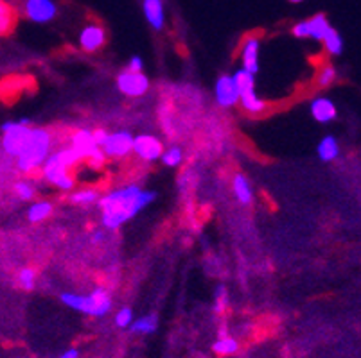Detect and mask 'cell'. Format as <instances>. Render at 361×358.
I'll use <instances>...</instances> for the list:
<instances>
[{"mask_svg": "<svg viewBox=\"0 0 361 358\" xmlns=\"http://www.w3.org/2000/svg\"><path fill=\"white\" fill-rule=\"evenodd\" d=\"M15 193L20 197V199H24V201H29V199H32V197H35V188H32L31 183L18 181L15 185Z\"/></svg>", "mask_w": 361, "mask_h": 358, "instance_id": "f546056e", "label": "cell"}, {"mask_svg": "<svg viewBox=\"0 0 361 358\" xmlns=\"http://www.w3.org/2000/svg\"><path fill=\"white\" fill-rule=\"evenodd\" d=\"M239 103H241V106L245 108V111H248V113L252 115L262 113V111L266 110V103L262 101V98H259V95L255 94V90L245 91V94L239 95Z\"/></svg>", "mask_w": 361, "mask_h": 358, "instance_id": "e0dca14e", "label": "cell"}, {"mask_svg": "<svg viewBox=\"0 0 361 358\" xmlns=\"http://www.w3.org/2000/svg\"><path fill=\"white\" fill-rule=\"evenodd\" d=\"M104 39H106V34H104V29L97 24H90L81 31L80 34V45L83 51L87 52H96L99 51L104 45Z\"/></svg>", "mask_w": 361, "mask_h": 358, "instance_id": "7c38bea8", "label": "cell"}, {"mask_svg": "<svg viewBox=\"0 0 361 358\" xmlns=\"http://www.w3.org/2000/svg\"><path fill=\"white\" fill-rule=\"evenodd\" d=\"M97 199V193L94 190H80L71 196V201L74 205H92Z\"/></svg>", "mask_w": 361, "mask_h": 358, "instance_id": "4316f807", "label": "cell"}, {"mask_svg": "<svg viewBox=\"0 0 361 358\" xmlns=\"http://www.w3.org/2000/svg\"><path fill=\"white\" fill-rule=\"evenodd\" d=\"M51 149V134L45 129H31L24 149L16 156V167L22 172H31L47 160Z\"/></svg>", "mask_w": 361, "mask_h": 358, "instance_id": "7a4b0ae2", "label": "cell"}, {"mask_svg": "<svg viewBox=\"0 0 361 358\" xmlns=\"http://www.w3.org/2000/svg\"><path fill=\"white\" fill-rule=\"evenodd\" d=\"M293 34L297 36V38H307V24L306 20L304 22H298L297 25L293 27Z\"/></svg>", "mask_w": 361, "mask_h": 358, "instance_id": "836d02e7", "label": "cell"}, {"mask_svg": "<svg viewBox=\"0 0 361 358\" xmlns=\"http://www.w3.org/2000/svg\"><path fill=\"white\" fill-rule=\"evenodd\" d=\"M160 160H162L167 167H178L180 163H182V149H180V147H171L166 153H162Z\"/></svg>", "mask_w": 361, "mask_h": 358, "instance_id": "484cf974", "label": "cell"}, {"mask_svg": "<svg viewBox=\"0 0 361 358\" xmlns=\"http://www.w3.org/2000/svg\"><path fill=\"white\" fill-rule=\"evenodd\" d=\"M216 101L219 106L232 108L239 103V91L232 75H221L216 83Z\"/></svg>", "mask_w": 361, "mask_h": 358, "instance_id": "8fae6325", "label": "cell"}, {"mask_svg": "<svg viewBox=\"0 0 361 358\" xmlns=\"http://www.w3.org/2000/svg\"><path fill=\"white\" fill-rule=\"evenodd\" d=\"M71 147L75 151V154H78L81 160L88 158L94 167H101L104 163V160H106V154L103 153V149H101L99 146H96L94 138H92V131L88 129L78 131V133L72 136Z\"/></svg>", "mask_w": 361, "mask_h": 358, "instance_id": "5b68a950", "label": "cell"}, {"mask_svg": "<svg viewBox=\"0 0 361 358\" xmlns=\"http://www.w3.org/2000/svg\"><path fill=\"white\" fill-rule=\"evenodd\" d=\"M32 127H29V124L22 122H4L2 124V147L8 154L11 156H18L20 151L24 149L25 142H27L29 134H31Z\"/></svg>", "mask_w": 361, "mask_h": 358, "instance_id": "8992f818", "label": "cell"}, {"mask_svg": "<svg viewBox=\"0 0 361 358\" xmlns=\"http://www.w3.org/2000/svg\"><path fill=\"white\" fill-rule=\"evenodd\" d=\"M153 199H155V192H146L135 185L108 193L99 201V206L103 208V224L108 229L121 228L140 210L146 208Z\"/></svg>", "mask_w": 361, "mask_h": 358, "instance_id": "6da1fadb", "label": "cell"}, {"mask_svg": "<svg viewBox=\"0 0 361 358\" xmlns=\"http://www.w3.org/2000/svg\"><path fill=\"white\" fill-rule=\"evenodd\" d=\"M322 41H324V45H326V49L331 52V54L340 56L341 52H343V39H341L340 32H338L336 29L331 27L329 32L324 36V39H322Z\"/></svg>", "mask_w": 361, "mask_h": 358, "instance_id": "603a6c76", "label": "cell"}, {"mask_svg": "<svg viewBox=\"0 0 361 358\" xmlns=\"http://www.w3.org/2000/svg\"><path fill=\"white\" fill-rule=\"evenodd\" d=\"M15 22H16L15 9H13L6 0H0V36L11 32V29L15 27Z\"/></svg>", "mask_w": 361, "mask_h": 358, "instance_id": "ffe728a7", "label": "cell"}, {"mask_svg": "<svg viewBox=\"0 0 361 358\" xmlns=\"http://www.w3.org/2000/svg\"><path fill=\"white\" fill-rule=\"evenodd\" d=\"M133 323V312L131 308H121L116 315V324L119 328H130V324Z\"/></svg>", "mask_w": 361, "mask_h": 358, "instance_id": "4dcf8cb0", "label": "cell"}, {"mask_svg": "<svg viewBox=\"0 0 361 358\" xmlns=\"http://www.w3.org/2000/svg\"><path fill=\"white\" fill-rule=\"evenodd\" d=\"M212 350L218 354H232L238 351V343L234 339H231V337H223V339L216 340Z\"/></svg>", "mask_w": 361, "mask_h": 358, "instance_id": "d4e9b609", "label": "cell"}, {"mask_svg": "<svg viewBox=\"0 0 361 358\" xmlns=\"http://www.w3.org/2000/svg\"><path fill=\"white\" fill-rule=\"evenodd\" d=\"M52 212V205L47 201H40V203H35V205L29 208L27 217L31 222H40L44 219H47Z\"/></svg>", "mask_w": 361, "mask_h": 358, "instance_id": "cb8c5ba5", "label": "cell"}, {"mask_svg": "<svg viewBox=\"0 0 361 358\" xmlns=\"http://www.w3.org/2000/svg\"><path fill=\"white\" fill-rule=\"evenodd\" d=\"M101 149L106 156L111 158L126 156L133 151V134L128 133V131H117L114 134H108Z\"/></svg>", "mask_w": 361, "mask_h": 358, "instance_id": "ba28073f", "label": "cell"}, {"mask_svg": "<svg viewBox=\"0 0 361 358\" xmlns=\"http://www.w3.org/2000/svg\"><path fill=\"white\" fill-rule=\"evenodd\" d=\"M157 326H159V319H157V315H144V317H140V319H135L133 323L130 324V330L133 331V333H153V331L157 330Z\"/></svg>", "mask_w": 361, "mask_h": 358, "instance_id": "7402d4cb", "label": "cell"}, {"mask_svg": "<svg viewBox=\"0 0 361 358\" xmlns=\"http://www.w3.org/2000/svg\"><path fill=\"white\" fill-rule=\"evenodd\" d=\"M35 278H36V272L32 269H22L18 272V283H20L22 288L25 290H32L35 288Z\"/></svg>", "mask_w": 361, "mask_h": 358, "instance_id": "f1b7e54d", "label": "cell"}, {"mask_svg": "<svg viewBox=\"0 0 361 358\" xmlns=\"http://www.w3.org/2000/svg\"><path fill=\"white\" fill-rule=\"evenodd\" d=\"M290 2H293V4H298V2H304V0H290Z\"/></svg>", "mask_w": 361, "mask_h": 358, "instance_id": "8d00e7d4", "label": "cell"}, {"mask_svg": "<svg viewBox=\"0 0 361 358\" xmlns=\"http://www.w3.org/2000/svg\"><path fill=\"white\" fill-rule=\"evenodd\" d=\"M144 68V61L140 56H133V58L130 59V65H128V70L131 72H142Z\"/></svg>", "mask_w": 361, "mask_h": 358, "instance_id": "1f68e13d", "label": "cell"}, {"mask_svg": "<svg viewBox=\"0 0 361 358\" xmlns=\"http://www.w3.org/2000/svg\"><path fill=\"white\" fill-rule=\"evenodd\" d=\"M232 188H234V193L235 197H238L239 203H243V205H250L252 199H254V193H252V186L250 183L246 181L245 176L235 174L234 181H232Z\"/></svg>", "mask_w": 361, "mask_h": 358, "instance_id": "d6986e66", "label": "cell"}, {"mask_svg": "<svg viewBox=\"0 0 361 358\" xmlns=\"http://www.w3.org/2000/svg\"><path fill=\"white\" fill-rule=\"evenodd\" d=\"M144 15L155 31L164 27V2L162 0H144Z\"/></svg>", "mask_w": 361, "mask_h": 358, "instance_id": "9a60e30c", "label": "cell"}, {"mask_svg": "<svg viewBox=\"0 0 361 358\" xmlns=\"http://www.w3.org/2000/svg\"><path fill=\"white\" fill-rule=\"evenodd\" d=\"M334 81H336V68L331 67V65H327V67L322 68L320 74H318V87H322V88L331 87Z\"/></svg>", "mask_w": 361, "mask_h": 358, "instance_id": "83f0119b", "label": "cell"}, {"mask_svg": "<svg viewBox=\"0 0 361 358\" xmlns=\"http://www.w3.org/2000/svg\"><path fill=\"white\" fill-rule=\"evenodd\" d=\"M71 167L65 162L63 153H54L52 156H47V160L44 162V176L47 181H51L52 185H56L60 190H72L74 186V179L68 174Z\"/></svg>", "mask_w": 361, "mask_h": 358, "instance_id": "277c9868", "label": "cell"}, {"mask_svg": "<svg viewBox=\"0 0 361 358\" xmlns=\"http://www.w3.org/2000/svg\"><path fill=\"white\" fill-rule=\"evenodd\" d=\"M311 115H313V118L317 122L329 124L338 117V110L331 98L318 97L311 103Z\"/></svg>", "mask_w": 361, "mask_h": 358, "instance_id": "5bb4252c", "label": "cell"}, {"mask_svg": "<svg viewBox=\"0 0 361 358\" xmlns=\"http://www.w3.org/2000/svg\"><path fill=\"white\" fill-rule=\"evenodd\" d=\"M259 49H261V41L255 36H248L243 44V68L252 74H257L259 70Z\"/></svg>", "mask_w": 361, "mask_h": 358, "instance_id": "4fadbf2b", "label": "cell"}, {"mask_svg": "<svg viewBox=\"0 0 361 358\" xmlns=\"http://www.w3.org/2000/svg\"><path fill=\"white\" fill-rule=\"evenodd\" d=\"M232 79H234L239 95L245 94V91L255 90V74L245 70V68H239V70L232 75Z\"/></svg>", "mask_w": 361, "mask_h": 358, "instance_id": "44dd1931", "label": "cell"}, {"mask_svg": "<svg viewBox=\"0 0 361 358\" xmlns=\"http://www.w3.org/2000/svg\"><path fill=\"white\" fill-rule=\"evenodd\" d=\"M58 358H80V351H78V350H68V351H65V353L61 354V357H58Z\"/></svg>", "mask_w": 361, "mask_h": 358, "instance_id": "d590c367", "label": "cell"}, {"mask_svg": "<svg viewBox=\"0 0 361 358\" xmlns=\"http://www.w3.org/2000/svg\"><path fill=\"white\" fill-rule=\"evenodd\" d=\"M133 151L137 153V156L142 158L144 162H155L162 156L164 146L157 136L140 134V136H133Z\"/></svg>", "mask_w": 361, "mask_h": 358, "instance_id": "9c48e42d", "label": "cell"}, {"mask_svg": "<svg viewBox=\"0 0 361 358\" xmlns=\"http://www.w3.org/2000/svg\"><path fill=\"white\" fill-rule=\"evenodd\" d=\"M58 13V8L52 0H25V15L32 22L45 24L51 22Z\"/></svg>", "mask_w": 361, "mask_h": 358, "instance_id": "30bf717a", "label": "cell"}, {"mask_svg": "<svg viewBox=\"0 0 361 358\" xmlns=\"http://www.w3.org/2000/svg\"><path fill=\"white\" fill-rule=\"evenodd\" d=\"M61 301L67 307L74 308L78 312H83L94 317H103L110 312L111 300L104 288H94L90 295H78V294H61Z\"/></svg>", "mask_w": 361, "mask_h": 358, "instance_id": "3957f363", "label": "cell"}, {"mask_svg": "<svg viewBox=\"0 0 361 358\" xmlns=\"http://www.w3.org/2000/svg\"><path fill=\"white\" fill-rule=\"evenodd\" d=\"M318 158L322 162H333L336 160V156L340 154V146H338V140L334 136H326L318 143Z\"/></svg>", "mask_w": 361, "mask_h": 358, "instance_id": "ac0fdd59", "label": "cell"}, {"mask_svg": "<svg viewBox=\"0 0 361 358\" xmlns=\"http://www.w3.org/2000/svg\"><path fill=\"white\" fill-rule=\"evenodd\" d=\"M306 24H307V38H314L318 39V41H322L324 36H326L331 29V24L327 22L326 15H314L313 18L306 20Z\"/></svg>", "mask_w": 361, "mask_h": 358, "instance_id": "2e32d148", "label": "cell"}, {"mask_svg": "<svg viewBox=\"0 0 361 358\" xmlns=\"http://www.w3.org/2000/svg\"><path fill=\"white\" fill-rule=\"evenodd\" d=\"M225 305H226L225 290H223V288H218V295H216V312L225 310Z\"/></svg>", "mask_w": 361, "mask_h": 358, "instance_id": "d6a6232c", "label": "cell"}, {"mask_svg": "<svg viewBox=\"0 0 361 358\" xmlns=\"http://www.w3.org/2000/svg\"><path fill=\"white\" fill-rule=\"evenodd\" d=\"M117 87L123 94L130 95V97H140L149 90V79L142 72L126 70L117 77Z\"/></svg>", "mask_w": 361, "mask_h": 358, "instance_id": "52a82bcc", "label": "cell"}, {"mask_svg": "<svg viewBox=\"0 0 361 358\" xmlns=\"http://www.w3.org/2000/svg\"><path fill=\"white\" fill-rule=\"evenodd\" d=\"M108 133L104 129H96V131H92V138H94V142H96V146H103L104 140H106Z\"/></svg>", "mask_w": 361, "mask_h": 358, "instance_id": "e575fe53", "label": "cell"}]
</instances>
